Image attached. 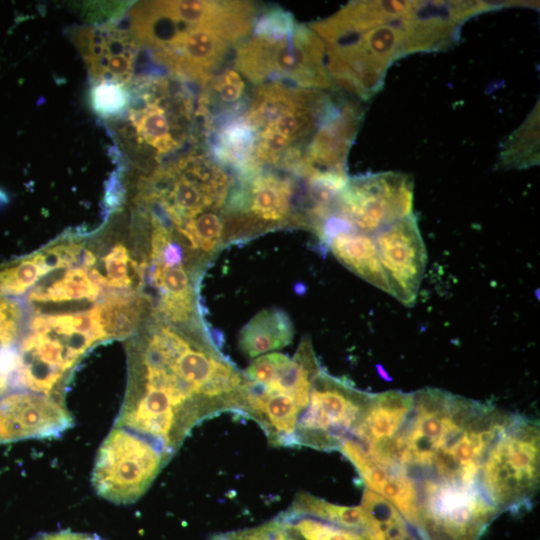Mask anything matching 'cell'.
I'll return each mask as SVG.
<instances>
[{
    "mask_svg": "<svg viewBox=\"0 0 540 540\" xmlns=\"http://www.w3.org/2000/svg\"><path fill=\"white\" fill-rule=\"evenodd\" d=\"M513 416L440 389L412 393L404 420L379 448L381 468L414 490L413 526L428 536H456L486 518L492 502L482 467Z\"/></svg>",
    "mask_w": 540,
    "mask_h": 540,
    "instance_id": "6da1fadb",
    "label": "cell"
},
{
    "mask_svg": "<svg viewBox=\"0 0 540 540\" xmlns=\"http://www.w3.org/2000/svg\"><path fill=\"white\" fill-rule=\"evenodd\" d=\"M494 9L490 1H352L308 26L337 89L367 100L396 60L448 49L468 19Z\"/></svg>",
    "mask_w": 540,
    "mask_h": 540,
    "instance_id": "7a4b0ae2",
    "label": "cell"
},
{
    "mask_svg": "<svg viewBox=\"0 0 540 540\" xmlns=\"http://www.w3.org/2000/svg\"><path fill=\"white\" fill-rule=\"evenodd\" d=\"M247 1H145L129 13L130 32L170 74L202 87L252 31Z\"/></svg>",
    "mask_w": 540,
    "mask_h": 540,
    "instance_id": "3957f363",
    "label": "cell"
},
{
    "mask_svg": "<svg viewBox=\"0 0 540 540\" xmlns=\"http://www.w3.org/2000/svg\"><path fill=\"white\" fill-rule=\"evenodd\" d=\"M345 95L270 82L255 86L240 116L252 136L250 169L296 175L322 124Z\"/></svg>",
    "mask_w": 540,
    "mask_h": 540,
    "instance_id": "277c9868",
    "label": "cell"
},
{
    "mask_svg": "<svg viewBox=\"0 0 540 540\" xmlns=\"http://www.w3.org/2000/svg\"><path fill=\"white\" fill-rule=\"evenodd\" d=\"M173 74L138 77L130 90L126 125L120 136L132 156L154 169L187 144H202L199 92Z\"/></svg>",
    "mask_w": 540,
    "mask_h": 540,
    "instance_id": "5b68a950",
    "label": "cell"
},
{
    "mask_svg": "<svg viewBox=\"0 0 540 540\" xmlns=\"http://www.w3.org/2000/svg\"><path fill=\"white\" fill-rule=\"evenodd\" d=\"M234 52L233 68L255 86L276 82L340 91L328 74L319 37L280 7L258 12L251 33Z\"/></svg>",
    "mask_w": 540,
    "mask_h": 540,
    "instance_id": "8992f818",
    "label": "cell"
},
{
    "mask_svg": "<svg viewBox=\"0 0 540 540\" xmlns=\"http://www.w3.org/2000/svg\"><path fill=\"white\" fill-rule=\"evenodd\" d=\"M482 487L500 513L530 503L539 485V425L514 415L490 447L482 467Z\"/></svg>",
    "mask_w": 540,
    "mask_h": 540,
    "instance_id": "52a82bcc",
    "label": "cell"
},
{
    "mask_svg": "<svg viewBox=\"0 0 540 540\" xmlns=\"http://www.w3.org/2000/svg\"><path fill=\"white\" fill-rule=\"evenodd\" d=\"M298 182L299 176L272 168L236 175L227 204L226 239L251 236L289 223L302 226L295 205L296 200L303 219L301 199L295 197L302 188Z\"/></svg>",
    "mask_w": 540,
    "mask_h": 540,
    "instance_id": "ba28073f",
    "label": "cell"
},
{
    "mask_svg": "<svg viewBox=\"0 0 540 540\" xmlns=\"http://www.w3.org/2000/svg\"><path fill=\"white\" fill-rule=\"evenodd\" d=\"M170 459L152 441L114 425L99 447L92 471L93 487L110 502L134 503Z\"/></svg>",
    "mask_w": 540,
    "mask_h": 540,
    "instance_id": "9c48e42d",
    "label": "cell"
},
{
    "mask_svg": "<svg viewBox=\"0 0 540 540\" xmlns=\"http://www.w3.org/2000/svg\"><path fill=\"white\" fill-rule=\"evenodd\" d=\"M414 181L401 172H380L349 178L337 195L329 217L347 228L374 235L413 213Z\"/></svg>",
    "mask_w": 540,
    "mask_h": 540,
    "instance_id": "30bf717a",
    "label": "cell"
},
{
    "mask_svg": "<svg viewBox=\"0 0 540 540\" xmlns=\"http://www.w3.org/2000/svg\"><path fill=\"white\" fill-rule=\"evenodd\" d=\"M371 394L321 370L315 377L309 402L301 413L295 446L318 450L339 449L362 418Z\"/></svg>",
    "mask_w": 540,
    "mask_h": 540,
    "instance_id": "8fae6325",
    "label": "cell"
},
{
    "mask_svg": "<svg viewBox=\"0 0 540 540\" xmlns=\"http://www.w3.org/2000/svg\"><path fill=\"white\" fill-rule=\"evenodd\" d=\"M390 294L413 307L423 279L427 253L414 213L373 235Z\"/></svg>",
    "mask_w": 540,
    "mask_h": 540,
    "instance_id": "7c38bea8",
    "label": "cell"
},
{
    "mask_svg": "<svg viewBox=\"0 0 540 540\" xmlns=\"http://www.w3.org/2000/svg\"><path fill=\"white\" fill-rule=\"evenodd\" d=\"M73 425L64 401L30 391L0 397V442L59 435Z\"/></svg>",
    "mask_w": 540,
    "mask_h": 540,
    "instance_id": "4fadbf2b",
    "label": "cell"
},
{
    "mask_svg": "<svg viewBox=\"0 0 540 540\" xmlns=\"http://www.w3.org/2000/svg\"><path fill=\"white\" fill-rule=\"evenodd\" d=\"M71 36L93 82H131L140 45L129 29L77 27Z\"/></svg>",
    "mask_w": 540,
    "mask_h": 540,
    "instance_id": "5bb4252c",
    "label": "cell"
},
{
    "mask_svg": "<svg viewBox=\"0 0 540 540\" xmlns=\"http://www.w3.org/2000/svg\"><path fill=\"white\" fill-rule=\"evenodd\" d=\"M319 237L328 244L334 256L344 266L390 294L373 235L349 229L329 218L325 221Z\"/></svg>",
    "mask_w": 540,
    "mask_h": 540,
    "instance_id": "9a60e30c",
    "label": "cell"
},
{
    "mask_svg": "<svg viewBox=\"0 0 540 540\" xmlns=\"http://www.w3.org/2000/svg\"><path fill=\"white\" fill-rule=\"evenodd\" d=\"M291 320L281 309L260 311L241 330L239 348L248 358L287 346L293 338Z\"/></svg>",
    "mask_w": 540,
    "mask_h": 540,
    "instance_id": "2e32d148",
    "label": "cell"
},
{
    "mask_svg": "<svg viewBox=\"0 0 540 540\" xmlns=\"http://www.w3.org/2000/svg\"><path fill=\"white\" fill-rule=\"evenodd\" d=\"M360 506L372 540H428L381 495L365 489Z\"/></svg>",
    "mask_w": 540,
    "mask_h": 540,
    "instance_id": "e0dca14e",
    "label": "cell"
},
{
    "mask_svg": "<svg viewBox=\"0 0 540 540\" xmlns=\"http://www.w3.org/2000/svg\"><path fill=\"white\" fill-rule=\"evenodd\" d=\"M539 163V102L526 120L505 141L497 167L522 169Z\"/></svg>",
    "mask_w": 540,
    "mask_h": 540,
    "instance_id": "ac0fdd59",
    "label": "cell"
},
{
    "mask_svg": "<svg viewBox=\"0 0 540 540\" xmlns=\"http://www.w3.org/2000/svg\"><path fill=\"white\" fill-rule=\"evenodd\" d=\"M279 516L298 540H372L366 531L289 508Z\"/></svg>",
    "mask_w": 540,
    "mask_h": 540,
    "instance_id": "d6986e66",
    "label": "cell"
},
{
    "mask_svg": "<svg viewBox=\"0 0 540 540\" xmlns=\"http://www.w3.org/2000/svg\"><path fill=\"white\" fill-rule=\"evenodd\" d=\"M101 287L90 277L87 268L68 270L49 286H39L31 290L28 299L32 302H61L87 299L95 300Z\"/></svg>",
    "mask_w": 540,
    "mask_h": 540,
    "instance_id": "ffe728a7",
    "label": "cell"
},
{
    "mask_svg": "<svg viewBox=\"0 0 540 540\" xmlns=\"http://www.w3.org/2000/svg\"><path fill=\"white\" fill-rule=\"evenodd\" d=\"M289 509L367 532L366 518L361 506H340L302 492L295 496Z\"/></svg>",
    "mask_w": 540,
    "mask_h": 540,
    "instance_id": "44dd1931",
    "label": "cell"
},
{
    "mask_svg": "<svg viewBox=\"0 0 540 540\" xmlns=\"http://www.w3.org/2000/svg\"><path fill=\"white\" fill-rule=\"evenodd\" d=\"M97 306L108 338L125 337L131 334L141 311L140 299L133 296H114Z\"/></svg>",
    "mask_w": 540,
    "mask_h": 540,
    "instance_id": "7402d4cb",
    "label": "cell"
},
{
    "mask_svg": "<svg viewBox=\"0 0 540 540\" xmlns=\"http://www.w3.org/2000/svg\"><path fill=\"white\" fill-rule=\"evenodd\" d=\"M127 85L111 82H94L90 89V104L100 117L116 119L124 116L130 103Z\"/></svg>",
    "mask_w": 540,
    "mask_h": 540,
    "instance_id": "603a6c76",
    "label": "cell"
},
{
    "mask_svg": "<svg viewBox=\"0 0 540 540\" xmlns=\"http://www.w3.org/2000/svg\"><path fill=\"white\" fill-rule=\"evenodd\" d=\"M209 540H298L278 515L257 527L220 533Z\"/></svg>",
    "mask_w": 540,
    "mask_h": 540,
    "instance_id": "cb8c5ba5",
    "label": "cell"
},
{
    "mask_svg": "<svg viewBox=\"0 0 540 540\" xmlns=\"http://www.w3.org/2000/svg\"><path fill=\"white\" fill-rule=\"evenodd\" d=\"M106 276H104L105 286L115 288H128L132 284L130 276V260L127 249L124 245L117 244L103 258Z\"/></svg>",
    "mask_w": 540,
    "mask_h": 540,
    "instance_id": "d4e9b609",
    "label": "cell"
},
{
    "mask_svg": "<svg viewBox=\"0 0 540 540\" xmlns=\"http://www.w3.org/2000/svg\"><path fill=\"white\" fill-rule=\"evenodd\" d=\"M21 319L20 305L9 298H0V347L14 345Z\"/></svg>",
    "mask_w": 540,
    "mask_h": 540,
    "instance_id": "484cf974",
    "label": "cell"
},
{
    "mask_svg": "<svg viewBox=\"0 0 540 540\" xmlns=\"http://www.w3.org/2000/svg\"><path fill=\"white\" fill-rule=\"evenodd\" d=\"M31 540H102L94 534L72 532L70 530H62L57 532H44L37 534Z\"/></svg>",
    "mask_w": 540,
    "mask_h": 540,
    "instance_id": "4316f807",
    "label": "cell"
}]
</instances>
